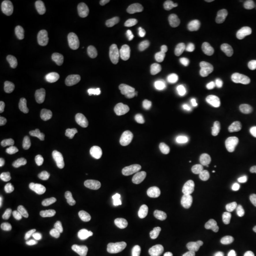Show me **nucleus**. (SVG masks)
<instances>
[{"mask_svg":"<svg viewBox=\"0 0 256 256\" xmlns=\"http://www.w3.org/2000/svg\"><path fill=\"white\" fill-rule=\"evenodd\" d=\"M135 79L138 94L146 100L155 99L160 90L155 72L149 66L142 64L136 70Z\"/></svg>","mask_w":256,"mask_h":256,"instance_id":"2","label":"nucleus"},{"mask_svg":"<svg viewBox=\"0 0 256 256\" xmlns=\"http://www.w3.org/2000/svg\"><path fill=\"white\" fill-rule=\"evenodd\" d=\"M70 198L76 207H84L88 204L92 192V182L88 176L74 180L70 185Z\"/></svg>","mask_w":256,"mask_h":256,"instance_id":"9","label":"nucleus"},{"mask_svg":"<svg viewBox=\"0 0 256 256\" xmlns=\"http://www.w3.org/2000/svg\"><path fill=\"white\" fill-rule=\"evenodd\" d=\"M239 102L232 88L223 90L220 95L218 112L220 119L227 128H236L239 115Z\"/></svg>","mask_w":256,"mask_h":256,"instance_id":"1","label":"nucleus"},{"mask_svg":"<svg viewBox=\"0 0 256 256\" xmlns=\"http://www.w3.org/2000/svg\"><path fill=\"white\" fill-rule=\"evenodd\" d=\"M254 24H256V18H254Z\"/></svg>","mask_w":256,"mask_h":256,"instance_id":"29","label":"nucleus"},{"mask_svg":"<svg viewBox=\"0 0 256 256\" xmlns=\"http://www.w3.org/2000/svg\"><path fill=\"white\" fill-rule=\"evenodd\" d=\"M153 246L165 256H173L176 252V243L173 236L164 227L153 228L150 234Z\"/></svg>","mask_w":256,"mask_h":256,"instance_id":"8","label":"nucleus"},{"mask_svg":"<svg viewBox=\"0 0 256 256\" xmlns=\"http://www.w3.org/2000/svg\"><path fill=\"white\" fill-rule=\"evenodd\" d=\"M12 119L14 122L18 124L20 132L25 137H30L34 133L36 130V122L32 116L25 110H16L14 115Z\"/></svg>","mask_w":256,"mask_h":256,"instance_id":"16","label":"nucleus"},{"mask_svg":"<svg viewBox=\"0 0 256 256\" xmlns=\"http://www.w3.org/2000/svg\"><path fill=\"white\" fill-rule=\"evenodd\" d=\"M70 12L74 23L80 30H86L90 27L92 18L88 5L81 0L74 1L70 4Z\"/></svg>","mask_w":256,"mask_h":256,"instance_id":"11","label":"nucleus"},{"mask_svg":"<svg viewBox=\"0 0 256 256\" xmlns=\"http://www.w3.org/2000/svg\"><path fill=\"white\" fill-rule=\"evenodd\" d=\"M220 3V0H202L200 3V8L203 12H207L212 8L218 6Z\"/></svg>","mask_w":256,"mask_h":256,"instance_id":"25","label":"nucleus"},{"mask_svg":"<svg viewBox=\"0 0 256 256\" xmlns=\"http://www.w3.org/2000/svg\"><path fill=\"white\" fill-rule=\"evenodd\" d=\"M248 52H250V54H256V39L250 45Z\"/></svg>","mask_w":256,"mask_h":256,"instance_id":"26","label":"nucleus"},{"mask_svg":"<svg viewBox=\"0 0 256 256\" xmlns=\"http://www.w3.org/2000/svg\"><path fill=\"white\" fill-rule=\"evenodd\" d=\"M228 221L232 229L236 232L250 229L256 224V212L245 206H238L230 210Z\"/></svg>","mask_w":256,"mask_h":256,"instance_id":"7","label":"nucleus"},{"mask_svg":"<svg viewBox=\"0 0 256 256\" xmlns=\"http://www.w3.org/2000/svg\"><path fill=\"white\" fill-rule=\"evenodd\" d=\"M119 155V149L112 144H102L94 148L90 152L92 162L102 166L113 164Z\"/></svg>","mask_w":256,"mask_h":256,"instance_id":"10","label":"nucleus"},{"mask_svg":"<svg viewBox=\"0 0 256 256\" xmlns=\"http://www.w3.org/2000/svg\"><path fill=\"white\" fill-rule=\"evenodd\" d=\"M252 70H254V75L256 76V60L254 62V64H252Z\"/></svg>","mask_w":256,"mask_h":256,"instance_id":"28","label":"nucleus"},{"mask_svg":"<svg viewBox=\"0 0 256 256\" xmlns=\"http://www.w3.org/2000/svg\"><path fill=\"white\" fill-rule=\"evenodd\" d=\"M174 106L176 111L183 116L189 117L194 114L196 106L192 96L185 92H178L174 96Z\"/></svg>","mask_w":256,"mask_h":256,"instance_id":"19","label":"nucleus"},{"mask_svg":"<svg viewBox=\"0 0 256 256\" xmlns=\"http://www.w3.org/2000/svg\"><path fill=\"white\" fill-rule=\"evenodd\" d=\"M102 115L106 122H108L116 131H122L126 126L128 113L120 106H108L104 110Z\"/></svg>","mask_w":256,"mask_h":256,"instance_id":"12","label":"nucleus"},{"mask_svg":"<svg viewBox=\"0 0 256 256\" xmlns=\"http://www.w3.org/2000/svg\"><path fill=\"white\" fill-rule=\"evenodd\" d=\"M176 185L178 191L183 190H198L202 187V180L198 176L188 178L182 176L176 180Z\"/></svg>","mask_w":256,"mask_h":256,"instance_id":"22","label":"nucleus"},{"mask_svg":"<svg viewBox=\"0 0 256 256\" xmlns=\"http://www.w3.org/2000/svg\"><path fill=\"white\" fill-rule=\"evenodd\" d=\"M30 64L32 74L39 80H44L48 76V61L46 55L41 52H34L30 57Z\"/></svg>","mask_w":256,"mask_h":256,"instance_id":"17","label":"nucleus"},{"mask_svg":"<svg viewBox=\"0 0 256 256\" xmlns=\"http://www.w3.org/2000/svg\"><path fill=\"white\" fill-rule=\"evenodd\" d=\"M5 25L14 32H21L27 24V10L18 0L7 1L2 10Z\"/></svg>","mask_w":256,"mask_h":256,"instance_id":"3","label":"nucleus"},{"mask_svg":"<svg viewBox=\"0 0 256 256\" xmlns=\"http://www.w3.org/2000/svg\"><path fill=\"white\" fill-rule=\"evenodd\" d=\"M241 116L248 122L256 120V90H248L239 101Z\"/></svg>","mask_w":256,"mask_h":256,"instance_id":"15","label":"nucleus"},{"mask_svg":"<svg viewBox=\"0 0 256 256\" xmlns=\"http://www.w3.org/2000/svg\"><path fill=\"white\" fill-rule=\"evenodd\" d=\"M14 245V239L12 236H10L9 234L1 232L0 234V250L3 252H7L9 250L10 248Z\"/></svg>","mask_w":256,"mask_h":256,"instance_id":"23","label":"nucleus"},{"mask_svg":"<svg viewBox=\"0 0 256 256\" xmlns=\"http://www.w3.org/2000/svg\"><path fill=\"white\" fill-rule=\"evenodd\" d=\"M162 153L156 149H142L132 156L130 167L134 172L142 173L160 164Z\"/></svg>","mask_w":256,"mask_h":256,"instance_id":"5","label":"nucleus"},{"mask_svg":"<svg viewBox=\"0 0 256 256\" xmlns=\"http://www.w3.org/2000/svg\"><path fill=\"white\" fill-rule=\"evenodd\" d=\"M10 206L5 203V202H1L0 203V225L4 226L8 223L10 216Z\"/></svg>","mask_w":256,"mask_h":256,"instance_id":"24","label":"nucleus"},{"mask_svg":"<svg viewBox=\"0 0 256 256\" xmlns=\"http://www.w3.org/2000/svg\"><path fill=\"white\" fill-rule=\"evenodd\" d=\"M30 171L27 166L19 162H10L9 165V182L16 187H19L27 182Z\"/></svg>","mask_w":256,"mask_h":256,"instance_id":"18","label":"nucleus"},{"mask_svg":"<svg viewBox=\"0 0 256 256\" xmlns=\"http://www.w3.org/2000/svg\"><path fill=\"white\" fill-rule=\"evenodd\" d=\"M238 178L244 189L250 191L256 187V170L252 168H242L238 171Z\"/></svg>","mask_w":256,"mask_h":256,"instance_id":"21","label":"nucleus"},{"mask_svg":"<svg viewBox=\"0 0 256 256\" xmlns=\"http://www.w3.org/2000/svg\"><path fill=\"white\" fill-rule=\"evenodd\" d=\"M250 192L252 194V196H256V187H254V189H252Z\"/></svg>","mask_w":256,"mask_h":256,"instance_id":"27","label":"nucleus"},{"mask_svg":"<svg viewBox=\"0 0 256 256\" xmlns=\"http://www.w3.org/2000/svg\"><path fill=\"white\" fill-rule=\"evenodd\" d=\"M156 26L162 36H171L178 26V18L174 10L167 5L160 6L155 12Z\"/></svg>","mask_w":256,"mask_h":256,"instance_id":"6","label":"nucleus"},{"mask_svg":"<svg viewBox=\"0 0 256 256\" xmlns=\"http://www.w3.org/2000/svg\"><path fill=\"white\" fill-rule=\"evenodd\" d=\"M104 234V225L101 220L86 218L82 221L81 234L86 241L93 242L101 238Z\"/></svg>","mask_w":256,"mask_h":256,"instance_id":"13","label":"nucleus"},{"mask_svg":"<svg viewBox=\"0 0 256 256\" xmlns=\"http://www.w3.org/2000/svg\"><path fill=\"white\" fill-rule=\"evenodd\" d=\"M37 214L41 222L48 227H54L58 223V220L54 212V200L48 196H44L40 198L37 207Z\"/></svg>","mask_w":256,"mask_h":256,"instance_id":"14","label":"nucleus"},{"mask_svg":"<svg viewBox=\"0 0 256 256\" xmlns=\"http://www.w3.org/2000/svg\"><path fill=\"white\" fill-rule=\"evenodd\" d=\"M239 37L236 34H230L225 36L216 39L212 43V50L216 54H224L228 52L230 48H234L238 44Z\"/></svg>","mask_w":256,"mask_h":256,"instance_id":"20","label":"nucleus"},{"mask_svg":"<svg viewBox=\"0 0 256 256\" xmlns=\"http://www.w3.org/2000/svg\"><path fill=\"white\" fill-rule=\"evenodd\" d=\"M74 79L79 90L82 92L94 90L98 80L94 62L90 59H84L79 62L75 68Z\"/></svg>","mask_w":256,"mask_h":256,"instance_id":"4","label":"nucleus"}]
</instances>
